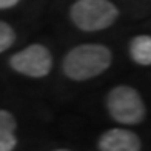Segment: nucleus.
Wrapping results in <instances>:
<instances>
[{
    "label": "nucleus",
    "mask_w": 151,
    "mask_h": 151,
    "mask_svg": "<svg viewBox=\"0 0 151 151\" xmlns=\"http://www.w3.org/2000/svg\"><path fill=\"white\" fill-rule=\"evenodd\" d=\"M99 151H140L142 140L127 128H111L102 133L97 140Z\"/></svg>",
    "instance_id": "obj_5"
},
{
    "label": "nucleus",
    "mask_w": 151,
    "mask_h": 151,
    "mask_svg": "<svg viewBox=\"0 0 151 151\" xmlns=\"http://www.w3.org/2000/svg\"><path fill=\"white\" fill-rule=\"evenodd\" d=\"M52 54L45 45L32 43L22 51L12 54L9 66L16 73L32 79L46 77L52 70Z\"/></svg>",
    "instance_id": "obj_4"
},
{
    "label": "nucleus",
    "mask_w": 151,
    "mask_h": 151,
    "mask_svg": "<svg viewBox=\"0 0 151 151\" xmlns=\"http://www.w3.org/2000/svg\"><path fill=\"white\" fill-rule=\"evenodd\" d=\"M113 62L111 50L100 43L77 45L66 52L62 70L68 79L76 82L90 80L105 73Z\"/></svg>",
    "instance_id": "obj_1"
},
{
    "label": "nucleus",
    "mask_w": 151,
    "mask_h": 151,
    "mask_svg": "<svg viewBox=\"0 0 151 151\" xmlns=\"http://www.w3.org/2000/svg\"><path fill=\"white\" fill-rule=\"evenodd\" d=\"M22 2V0H0V9H9V8H14V6Z\"/></svg>",
    "instance_id": "obj_9"
},
{
    "label": "nucleus",
    "mask_w": 151,
    "mask_h": 151,
    "mask_svg": "<svg viewBox=\"0 0 151 151\" xmlns=\"http://www.w3.org/2000/svg\"><path fill=\"white\" fill-rule=\"evenodd\" d=\"M14 42H16V32L12 29V26L0 20V54L9 50L14 45Z\"/></svg>",
    "instance_id": "obj_8"
},
{
    "label": "nucleus",
    "mask_w": 151,
    "mask_h": 151,
    "mask_svg": "<svg viewBox=\"0 0 151 151\" xmlns=\"http://www.w3.org/2000/svg\"><path fill=\"white\" fill-rule=\"evenodd\" d=\"M17 120L8 109H0V151H12L17 147Z\"/></svg>",
    "instance_id": "obj_6"
},
{
    "label": "nucleus",
    "mask_w": 151,
    "mask_h": 151,
    "mask_svg": "<svg viewBox=\"0 0 151 151\" xmlns=\"http://www.w3.org/2000/svg\"><path fill=\"white\" fill-rule=\"evenodd\" d=\"M129 57L137 65L150 66L151 65V37L140 34L129 40Z\"/></svg>",
    "instance_id": "obj_7"
},
{
    "label": "nucleus",
    "mask_w": 151,
    "mask_h": 151,
    "mask_svg": "<svg viewBox=\"0 0 151 151\" xmlns=\"http://www.w3.org/2000/svg\"><path fill=\"white\" fill-rule=\"evenodd\" d=\"M105 106L109 117L120 125H139L147 116V106L140 93L128 85L114 86L106 94Z\"/></svg>",
    "instance_id": "obj_2"
},
{
    "label": "nucleus",
    "mask_w": 151,
    "mask_h": 151,
    "mask_svg": "<svg viewBox=\"0 0 151 151\" xmlns=\"http://www.w3.org/2000/svg\"><path fill=\"white\" fill-rule=\"evenodd\" d=\"M54 151H71V150H66V148H59V150H54Z\"/></svg>",
    "instance_id": "obj_10"
},
{
    "label": "nucleus",
    "mask_w": 151,
    "mask_h": 151,
    "mask_svg": "<svg viewBox=\"0 0 151 151\" xmlns=\"http://www.w3.org/2000/svg\"><path fill=\"white\" fill-rule=\"evenodd\" d=\"M70 17L80 31H104L117 20L119 8L109 0H76L70 8Z\"/></svg>",
    "instance_id": "obj_3"
}]
</instances>
